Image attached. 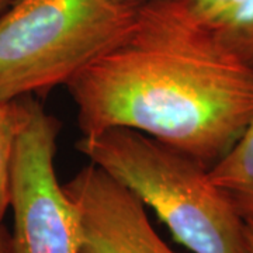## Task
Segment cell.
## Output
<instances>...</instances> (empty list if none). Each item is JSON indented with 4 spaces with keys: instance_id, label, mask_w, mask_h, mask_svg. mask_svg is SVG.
Listing matches in <instances>:
<instances>
[{
    "instance_id": "cell-7",
    "label": "cell",
    "mask_w": 253,
    "mask_h": 253,
    "mask_svg": "<svg viewBox=\"0 0 253 253\" xmlns=\"http://www.w3.org/2000/svg\"><path fill=\"white\" fill-rule=\"evenodd\" d=\"M24 114L26 97L0 99V224L10 208L11 170Z\"/></svg>"
},
{
    "instance_id": "cell-5",
    "label": "cell",
    "mask_w": 253,
    "mask_h": 253,
    "mask_svg": "<svg viewBox=\"0 0 253 253\" xmlns=\"http://www.w3.org/2000/svg\"><path fill=\"white\" fill-rule=\"evenodd\" d=\"M78 211V253H177L151 224L135 194L94 165L63 184Z\"/></svg>"
},
{
    "instance_id": "cell-8",
    "label": "cell",
    "mask_w": 253,
    "mask_h": 253,
    "mask_svg": "<svg viewBox=\"0 0 253 253\" xmlns=\"http://www.w3.org/2000/svg\"><path fill=\"white\" fill-rule=\"evenodd\" d=\"M207 30L222 45L253 68V0H244Z\"/></svg>"
},
{
    "instance_id": "cell-11",
    "label": "cell",
    "mask_w": 253,
    "mask_h": 253,
    "mask_svg": "<svg viewBox=\"0 0 253 253\" xmlns=\"http://www.w3.org/2000/svg\"><path fill=\"white\" fill-rule=\"evenodd\" d=\"M116 1L124 4L126 7H131V9H138V7H141L144 4H148V3H151L154 0H116Z\"/></svg>"
},
{
    "instance_id": "cell-13",
    "label": "cell",
    "mask_w": 253,
    "mask_h": 253,
    "mask_svg": "<svg viewBox=\"0 0 253 253\" xmlns=\"http://www.w3.org/2000/svg\"><path fill=\"white\" fill-rule=\"evenodd\" d=\"M10 1H11V0H0V13L9 6Z\"/></svg>"
},
{
    "instance_id": "cell-9",
    "label": "cell",
    "mask_w": 253,
    "mask_h": 253,
    "mask_svg": "<svg viewBox=\"0 0 253 253\" xmlns=\"http://www.w3.org/2000/svg\"><path fill=\"white\" fill-rule=\"evenodd\" d=\"M181 13L196 24L212 27L244 0H170Z\"/></svg>"
},
{
    "instance_id": "cell-3",
    "label": "cell",
    "mask_w": 253,
    "mask_h": 253,
    "mask_svg": "<svg viewBox=\"0 0 253 253\" xmlns=\"http://www.w3.org/2000/svg\"><path fill=\"white\" fill-rule=\"evenodd\" d=\"M135 20L116 0H11L0 13V99L68 86Z\"/></svg>"
},
{
    "instance_id": "cell-10",
    "label": "cell",
    "mask_w": 253,
    "mask_h": 253,
    "mask_svg": "<svg viewBox=\"0 0 253 253\" xmlns=\"http://www.w3.org/2000/svg\"><path fill=\"white\" fill-rule=\"evenodd\" d=\"M245 221V236H246V244L249 253H253V214L246 215Z\"/></svg>"
},
{
    "instance_id": "cell-6",
    "label": "cell",
    "mask_w": 253,
    "mask_h": 253,
    "mask_svg": "<svg viewBox=\"0 0 253 253\" xmlns=\"http://www.w3.org/2000/svg\"><path fill=\"white\" fill-rule=\"evenodd\" d=\"M208 173L242 217L253 214V118L231 149L210 166Z\"/></svg>"
},
{
    "instance_id": "cell-1",
    "label": "cell",
    "mask_w": 253,
    "mask_h": 253,
    "mask_svg": "<svg viewBox=\"0 0 253 253\" xmlns=\"http://www.w3.org/2000/svg\"><path fill=\"white\" fill-rule=\"evenodd\" d=\"M82 135L129 128L211 166L253 118V68L170 0L136 9L131 33L68 86Z\"/></svg>"
},
{
    "instance_id": "cell-4",
    "label": "cell",
    "mask_w": 253,
    "mask_h": 253,
    "mask_svg": "<svg viewBox=\"0 0 253 253\" xmlns=\"http://www.w3.org/2000/svg\"><path fill=\"white\" fill-rule=\"evenodd\" d=\"M58 120L33 97L18 134L11 170L13 234L9 253H78V211L55 170Z\"/></svg>"
},
{
    "instance_id": "cell-12",
    "label": "cell",
    "mask_w": 253,
    "mask_h": 253,
    "mask_svg": "<svg viewBox=\"0 0 253 253\" xmlns=\"http://www.w3.org/2000/svg\"><path fill=\"white\" fill-rule=\"evenodd\" d=\"M0 253H9V238L4 235L0 226Z\"/></svg>"
},
{
    "instance_id": "cell-2",
    "label": "cell",
    "mask_w": 253,
    "mask_h": 253,
    "mask_svg": "<svg viewBox=\"0 0 253 253\" xmlns=\"http://www.w3.org/2000/svg\"><path fill=\"white\" fill-rule=\"evenodd\" d=\"M76 149L152 208L193 253H249L244 217L196 158L129 128L82 135Z\"/></svg>"
}]
</instances>
